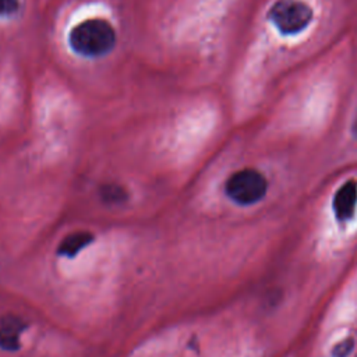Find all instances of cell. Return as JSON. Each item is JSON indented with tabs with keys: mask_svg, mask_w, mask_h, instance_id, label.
Listing matches in <instances>:
<instances>
[{
	"mask_svg": "<svg viewBox=\"0 0 357 357\" xmlns=\"http://www.w3.org/2000/svg\"><path fill=\"white\" fill-rule=\"evenodd\" d=\"M353 132H354V135L357 137V119L354 120V124H353Z\"/></svg>",
	"mask_w": 357,
	"mask_h": 357,
	"instance_id": "30bf717a",
	"label": "cell"
},
{
	"mask_svg": "<svg viewBox=\"0 0 357 357\" xmlns=\"http://www.w3.org/2000/svg\"><path fill=\"white\" fill-rule=\"evenodd\" d=\"M102 197L105 198V201L107 202H120L121 199L126 198V194L124 191L117 187V185H106L103 190H102Z\"/></svg>",
	"mask_w": 357,
	"mask_h": 357,
	"instance_id": "52a82bcc",
	"label": "cell"
},
{
	"mask_svg": "<svg viewBox=\"0 0 357 357\" xmlns=\"http://www.w3.org/2000/svg\"><path fill=\"white\" fill-rule=\"evenodd\" d=\"M70 49L85 59H99L109 54L117 43L114 26L105 18H86L75 24L67 36Z\"/></svg>",
	"mask_w": 357,
	"mask_h": 357,
	"instance_id": "6da1fadb",
	"label": "cell"
},
{
	"mask_svg": "<svg viewBox=\"0 0 357 357\" xmlns=\"http://www.w3.org/2000/svg\"><path fill=\"white\" fill-rule=\"evenodd\" d=\"M312 15L311 7L301 0H278L268 11V20L282 35H296L304 31Z\"/></svg>",
	"mask_w": 357,
	"mask_h": 357,
	"instance_id": "3957f363",
	"label": "cell"
},
{
	"mask_svg": "<svg viewBox=\"0 0 357 357\" xmlns=\"http://www.w3.org/2000/svg\"><path fill=\"white\" fill-rule=\"evenodd\" d=\"M25 331V322L17 315L0 317V347L7 351H15L21 346V336Z\"/></svg>",
	"mask_w": 357,
	"mask_h": 357,
	"instance_id": "5b68a950",
	"label": "cell"
},
{
	"mask_svg": "<svg viewBox=\"0 0 357 357\" xmlns=\"http://www.w3.org/2000/svg\"><path fill=\"white\" fill-rule=\"evenodd\" d=\"M357 206V183L349 180L343 183L335 192L332 199V209L339 223H343L354 216Z\"/></svg>",
	"mask_w": 357,
	"mask_h": 357,
	"instance_id": "277c9868",
	"label": "cell"
},
{
	"mask_svg": "<svg viewBox=\"0 0 357 357\" xmlns=\"http://www.w3.org/2000/svg\"><path fill=\"white\" fill-rule=\"evenodd\" d=\"M268 188V178L254 167H244L234 172L225 183L226 195L241 206H251L261 202L266 197Z\"/></svg>",
	"mask_w": 357,
	"mask_h": 357,
	"instance_id": "7a4b0ae2",
	"label": "cell"
},
{
	"mask_svg": "<svg viewBox=\"0 0 357 357\" xmlns=\"http://www.w3.org/2000/svg\"><path fill=\"white\" fill-rule=\"evenodd\" d=\"M20 0H0V18L13 17L20 11Z\"/></svg>",
	"mask_w": 357,
	"mask_h": 357,
	"instance_id": "ba28073f",
	"label": "cell"
},
{
	"mask_svg": "<svg viewBox=\"0 0 357 357\" xmlns=\"http://www.w3.org/2000/svg\"><path fill=\"white\" fill-rule=\"evenodd\" d=\"M93 236L89 231H74L61 240L57 252L64 257H74L79 252V250L91 244Z\"/></svg>",
	"mask_w": 357,
	"mask_h": 357,
	"instance_id": "8992f818",
	"label": "cell"
},
{
	"mask_svg": "<svg viewBox=\"0 0 357 357\" xmlns=\"http://www.w3.org/2000/svg\"><path fill=\"white\" fill-rule=\"evenodd\" d=\"M353 347H354L353 339H351V337L344 339V340L339 342V343L333 347L332 356H333V357H349V354L351 353Z\"/></svg>",
	"mask_w": 357,
	"mask_h": 357,
	"instance_id": "9c48e42d",
	"label": "cell"
}]
</instances>
